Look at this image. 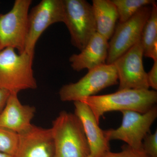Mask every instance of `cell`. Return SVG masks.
Masks as SVG:
<instances>
[{"label":"cell","instance_id":"cell-1","mask_svg":"<svg viewBox=\"0 0 157 157\" xmlns=\"http://www.w3.org/2000/svg\"><path fill=\"white\" fill-rule=\"evenodd\" d=\"M90 107L98 123L106 113L136 111L144 113L156 106L157 93L151 90H124L102 95L82 98L80 101Z\"/></svg>","mask_w":157,"mask_h":157},{"label":"cell","instance_id":"cell-2","mask_svg":"<svg viewBox=\"0 0 157 157\" xmlns=\"http://www.w3.org/2000/svg\"><path fill=\"white\" fill-rule=\"evenodd\" d=\"M54 157H90V148L80 120L74 113L62 111L51 128Z\"/></svg>","mask_w":157,"mask_h":157},{"label":"cell","instance_id":"cell-3","mask_svg":"<svg viewBox=\"0 0 157 157\" xmlns=\"http://www.w3.org/2000/svg\"><path fill=\"white\" fill-rule=\"evenodd\" d=\"M14 50L9 47L0 51V88L17 94L23 90L36 89L33 55L25 52L17 54Z\"/></svg>","mask_w":157,"mask_h":157},{"label":"cell","instance_id":"cell-4","mask_svg":"<svg viewBox=\"0 0 157 157\" xmlns=\"http://www.w3.org/2000/svg\"><path fill=\"white\" fill-rule=\"evenodd\" d=\"M63 2V23L70 32L72 45L81 52L97 33L92 6L85 0Z\"/></svg>","mask_w":157,"mask_h":157},{"label":"cell","instance_id":"cell-5","mask_svg":"<svg viewBox=\"0 0 157 157\" xmlns=\"http://www.w3.org/2000/svg\"><path fill=\"white\" fill-rule=\"evenodd\" d=\"M118 83L117 72L113 64H104L89 70L77 82L65 85L59 91L61 101H79Z\"/></svg>","mask_w":157,"mask_h":157},{"label":"cell","instance_id":"cell-6","mask_svg":"<svg viewBox=\"0 0 157 157\" xmlns=\"http://www.w3.org/2000/svg\"><path fill=\"white\" fill-rule=\"evenodd\" d=\"M31 0H16L8 13L0 14V51L7 48L25 50Z\"/></svg>","mask_w":157,"mask_h":157},{"label":"cell","instance_id":"cell-7","mask_svg":"<svg viewBox=\"0 0 157 157\" xmlns=\"http://www.w3.org/2000/svg\"><path fill=\"white\" fill-rule=\"evenodd\" d=\"M121 124L117 128L104 131L109 141L121 140L135 148H142L144 138L148 133L157 117L156 105L145 113L123 111Z\"/></svg>","mask_w":157,"mask_h":157},{"label":"cell","instance_id":"cell-8","mask_svg":"<svg viewBox=\"0 0 157 157\" xmlns=\"http://www.w3.org/2000/svg\"><path fill=\"white\" fill-rule=\"evenodd\" d=\"M151 5L142 7L127 21L119 22L109 43L107 64H113L140 40L151 13Z\"/></svg>","mask_w":157,"mask_h":157},{"label":"cell","instance_id":"cell-9","mask_svg":"<svg viewBox=\"0 0 157 157\" xmlns=\"http://www.w3.org/2000/svg\"><path fill=\"white\" fill-rule=\"evenodd\" d=\"M143 47L140 40L113 64L117 72L118 90H149L147 73L144 68Z\"/></svg>","mask_w":157,"mask_h":157},{"label":"cell","instance_id":"cell-10","mask_svg":"<svg viewBox=\"0 0 157 157\" xmlns=\"http://www.w3.org/2000/svg\"><path fill=\"white\" fill-rule=\"evenodd\" d=\"M63 21V0H42L29 13L25 52L34 55L36 44L43 32L52 25Z\"/></svg>","mask_w":157,"mask_h":157},{"label":"cell","instance_id":"cell-11","mask_svg":"<svg viewBox=\"0 0 157 157\" xmlns=\"http://www.w3.org/2000/svg\"><path fill=\"white\" fill-rule=\"evenodd\" d=\"M18 135L19 143L13 157H54L51 129L32 124L28 130Z\"/></svg>","mask_w":157,"mask_h":157},{"label":"cell","instance_id":"cell-12","mask_svg":"<svg viewBox=\"0 0 157 157\" xmlns=\"http://www.w3.org/2000/svg\"><path fill=\"white\" fill-rule=\"evenodd\" d=\"M75 114L80 120L90 148V157H104L110 151L109 141L99 126L90 107L81 101L74 102Z\"/></svg>","mask_w":157,"mask_h":157},{"label":"cell","instance_id":"cell-13","mask_svg":"<svg viewBox=\"0 0 157 157\" xmlns=\"http://www.w3.org/2000/svg\"><path fill=\"white\" fill-rule=\"evenodd\" d=\"M17 94H10L6 106L0 114V127L20 134L32 125L31 121L35 115L36 108L21 104Z\"/></svg>","mask_w":157,"mask_h":157},{"label":"cell","instance_id":"cell-14","mask_svg":"<svg viewBox=\"0 0 157 157\" xmlns=\"http://www.w3.org/2000/svg\"><path fill=\"white\" fill-rule=\"evenodd\" d=\"M108 41L96 33L80 53L70 57L69 61L72 69L77 72L85 69L89 71L106 64L109 48Z\"/></svg>","mask_w":157,"mask_h":157},{"label":"cell","instance_id":"cell-15","mask_svg":"<svg viewBox=\"0 0 157 157\" xmlns=\"http://www.w3.org/2000/svg\"><path fill=\"white\" fill-rule=\"evenodd\" d=\"M92 6L97 33L109 40L113 35L119 18L115 5L111 0H93Z\"/></svg>","mask_w":157,"mask_h":157},{"label":"cell","instance_id":"cell-16","mask_svg":"<svg viewBox=\"0 0 157 157\" xmlns=\"http://www.w3.org/2000/svg\"><path fill=\"white\" fill-rule=\"evenodd\" d=\"M144 55L157 60V5L152 4L150 15L144 26L140 36Z\"/></svg>","mask_w":157,"mask_h":157},{"label":"cell","instance_id":"cell-17","mask_svg":"<svg viewBox=\"0 0 157 157\" xmlns=\"http://www.w3.org/2000/svg\"><path fill=\"white\" fill-rule=\"evenodd\" d=\"M118 14L119 23L127 21L144 6L151 5L153 0H111Z\"/></svg>","mask_w":157,"mask_h":157},{"label":"cell","instance_id":"cell-18","mask_svg":"<svg viewBox=\"0 0 157 157\" xmlns=\"http://www.w3.org/2000/svg\"><path fill=\"white\" fill-rule=\"evenodd\" d=\"M19 143V135L3 127H0V152L14 156Z\"/></svg>","mask_w":157,"mask_h":157},{"label":"cell","instance_id":"cell-19","mask_svg":"<svg viewBox=\"0 0 157 157\" xmlns=\"http://www.w3.org/2000/svg\"><path fill=\"white\" fill-rule=\"evenodd\" d=\"M121 148V151L118 152L109 151L104 157H151L142 148H135L126 144L122 146Z\"/></svg>","mask_w":157,"mask_h":157},{"label":"cell","instance_id":"cell-20","mask_svg":"<svg viewBox=\"0 0 157 157\" xmlns=\"http://www.w3.org/2000/svg\"><path fill=\"white\" fill-rule=\"evenodd\" d=\"M142 148L151 157H157V131L148 133L144 138Z\"/></svg>","mask_w":157,"mask_h":157},{"label":"cell","instance_id":"cell-21","mask_svg":"<svg viewBox=\"0 0 157 157\" xmlns=\"http://www.w3.org/2000/svg\"><path fill=\"white\" fill-rule=\"evenodd\" d=\"M147 80L149 87L157 90V60L155 61L151 70L147 73Z\"/></svg>","mask_w":157,"mask_h":157},{"label":"cell","instance_id":"cell-22","mask_svg":"<svg viewBox=\"0 0 157 157\" xmlns=\"http://www.w3.org/2000/svg\"><path fill=\"white\" fill-rule=\"evenodd\" d=\"M10 94L7 90L0 88V114L5 108Z\"/></svg>","mask_w":157,"mask_h":157},{"label":"cell","instance_id":"cell-23","mask_svg":"<svg viewBox=\"0 0 157 157\" xmlns=\"http://www.w3.org/2000/svg\"><path fill=\"white\" fill-rule=\"evenodd\" d=\"M0 157H13L10 155L6 154L0 152Z\"/></svg>","mask_w":157,"mask_h":157}]
</instances>
